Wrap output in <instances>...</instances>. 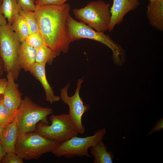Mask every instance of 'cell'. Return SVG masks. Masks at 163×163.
<instances>
[{
  "instance_id": "cell-1",
  "label": "cell",
  "mask_w": 163,
  "mask_h": 163,
  "mask_svg": "<svg viewBox=\"0 0 163 163\" xmlns=\"http://www.w3.org/2000/svg\"><path fill=\"white\" fill-rule=\"evenodd\" d=\"M70 5L37 6L34 12L44 43L57 56L68 52L72 42L68 32Z\"/></svg>"
},
{
  "instance_id": "cell-2",
  "label": "cell",
  "mask_w": 163,
  "mask_h": 163,
  "mask_svg": "<svg viewBox=\"0 0 163 163\" xmlns=\"http://www.w3.org/2000/svg\"><path fill=\"white\" fill-rule=\"evenodd\" d=\"M59 144L34 132L20 133L15 153L23 159H37L45 153L52 152Z\"/></svg>"
},
{
  "instance_id": "cell-3",
  "label": "cell",
  "mask_w": 163,
  "mask_h": 163,
  "mask_svg": "<svg viewBox=\"0 0 163 163\" xmlns=\"http://www.w3.org/2000/svg\"><path fill=\"white\" fill-rule=\"evenodd\" d=\"M53 112L52 108L41 106L25 96L15 117L19 134L34 132L36 125L41 121L49 124L47 117Z\"/></svg>"
},
{
  "instance_id": "cell-4",
  "label": "cell",
  "mask_w": 163,
  "mask_h": 163,
  "mask_svg": "<svg viewBox=\"0 0 163 163\" xmlns=\"http://www.w3.org/2000/svg\"><path fill=\"white\" fill-rule=\"evenodd\" d=\"M110 3L101 0L89 2L83 8H75V16L94 30L104 32L109 30L111 17Z\"/></svg>"
},
{
  "instance_id": "cell-5",
  "label": "cell",
  "mask_w": 163,
  "mask_h": 163,
  "mask_svg": "<svg viewBox=\"0 0 163 163\" xmlns=\"http://www.w3.org/2000/svg\"><path fill=\"white\" fill-rule=\"evenodd\" d=\"M21 43L11 25L0 26V56L4 64L5 71L11 72L16 80L21 69L18 56Z\"/></svg>"
},
{
  "instance_id": "cell-6",
  "label": "cell",
  "mask_w": 163,
  "mask_h": 163,
  "mask_svg": "<svg viewBox=\"0 0 163 163\" xmlns=\"http://www.w3.org/2000/svg\"><path fill=\"white\" fill-rule=\"evenodd\" d=\"M50 125L41 121L39 122L34 132L59 143L77 136L79 133L69 114H53L50 117Z\"/></svg>"
},
{
  "instance_id": "cell-7",
  "label": "cell",
  "mask_w": 163,
  "mask_h": 163,
  "mask_svg": "<svg viewBox=\"0 0 163 163\" xmlns=\"http://www.w3.org/2000/svg\"><path fill=\"white\" fill-rule=\"evenodd\" d=\"M106 131L104 128L97 130L92 136L84 137L74 136L59 143L52 153L59 157H91L88 152L89 148L102 140Z\"/></svg>"
},
{
  "instance_id": "cell-8",
  "label": "cell",
  "mask_w": 163,
  "mask_h": 163,
  "mask_svg": "<svg viewBox=\"0 0 163 163\" xmlns=\"http://www.w3.org/2000/svg\"><path fill=\"white\" fill-rule=\"evenodd\" d=\"M82 78L79 79L77 83V87L74 94L69 97L68 93V90L70 86L69 83L61 89L60 98L69 107V113L72 120L76 126L78 133L82 134L85 132V129L82 122L83 115L89 109L88 104L84 105L82 98L79 95V91Z\"/></svg>"
},
{
  "instance_id": "cell-9",
  "label": "cell",
  "mask_w": 163,
  "mask_h": 163,
  "mask_svg": "<svg viewBox=\"0 0 163 163\" xmlns=\"http://www.w3.org/2000/svg\"><path fill=\"white\" fill-rule=\"evenodd\" d=\"M68 32L72 42L82 39H88L101 43L117 53L118 48L108 35L97 31L83 23L77 21L69 15L68 18Z\"/></svg>"
},
{
  "instance_id": "cell-10",
  "label": "cell",
  "mask_w": 163,
  "mask_h": 163,
  "mask_svg": "<svg viewBox=\"0 0 163 163\" xmlns=\"http://www.w3.org/2000/svg\"><path fill=\"white\" fill-rule=\"evenodd\" d=\"M139 3V0H113L110 9L109 32L113 30L115 25L122 22L127 13L136 8Z\"/></svg>"
},
{
  "instance_id": "cell-11",
  "label": "cell",
  "mask_w": 163,
  "mask_h": 163,
  "mask_svg": "<svg viewBox=\"0 0 163 163\" xmlns=\"http://www.w3.org/2000/svg\"><path fill=\"white\" fill-rule=\"evenodd\" d=\"M7 82L3 94V101L5 106L11 111H17L22 99L21 94L13 74L7 73Z\"/></svg>"
},
{
  "instance_id": "cell-12",
  "label": "cell",
  "mask_w": 163,
  "mask_h": 163,
  "mask_svg": "<svg viewBox=\"0 0 163 163\" xmlns=\"http://www.w3.org/2000/svg\"><path fill=\"white\" fill-rule=\"evenodd\" d=\"M45 65L35 62L30 69L29 72L42 85L46 96V100L51 104L59 101L60 97L55 95L46 78Z\"/></svg>"
},
{
  "instance_id": "cell-13",
  "label": "cell",
  "mask_w": 163,
  "mask_h": 163,
  "mask_svg": "<svg viewBox=\"0 0 163 163\" xmlns=\"http://www.w3.org/2000/svg\"><path fill=\"white\" fill-rule=\"evenodd\" d=\"M18 134L15 118L12 122L4 126L1 135L0 143L6 153L15 152Z\"/></svg>"
},
{
  "instance_id": "cell-14",
  "label": "cell",
  "mask_w": 163,
  "mask_h": 163,
  "mask_svg": "<svg viewBox=\"0 0 163 163\" xmlns=\"http://www.w3.org/2000/svg\"><path fill=\"white\" fill-rule=\"evenodd\" d=\"M147 16L150 24L157 29L163 30V0L149 1Z\"/></svg>"
},
{
  "instance_id": "cell-15",
  "label": "cell",
  "mask_w": 163,
  "mask_h": 163,
  "mask_svg": "<svg viewBox=\"0 0 163 163\" xmlns=\"http://www.w3.org/2000/svg\"><path fill=\"white\" fill-rule=\"evenodd\" d=\"M37 49L28 45L25 41L21 43L19 50L18 60L21 69L25 71H29L36 62Z\"/></svg>"
},
{
  "instance_id": "cell-16",
  "label": "cell",
  "mask_w": 163,
  "mask_h": 163,
  "mask_svg": "<svg viewBox=\"0 0 163 163\" xmlns=\"http://www.w3.org/2000/svg\"><path fill=\"white\" fill-rule=\"evenodd\" d=\"M90 153L94 157V163H112L114 158L113 153L108 151L106 146L102 140L94 145L91 147Z\"/></svg>"
},
{
  "instance_id": "cell-17",
  "label": "cell",
  "mask_w": 163,
  "mask_h": 163,
  "mask_svg": "<svg viewBox=\"0 0 163 163\" xmlns=\"http://www.w3.org/2000/svg\"><path fill=\"white\" fill-rule=\"evenodd\" d=\"M21 9L17 0H2L0 5V12L5 18L7 19V23L10 25L19 14Z\"/></svg>"
},
{
  "instance_id": "cell-18",
  "label": "cell",
  "mask_w": 163,
  "mask_h": 163,
  "mask_svg": "<svg viewBox=\"0 0 163 163\" xmlns=\"http://www.w3.org/2000/svg\"><path fill=\"white\" fill-rule=\"evenodd\" d=\"M11 26L21 43L24 41L30 34L29 28L25 19L19 14L14 18Z\"/></svg>"
},
{
  "instance_id": "cell-19",
  "label": "cell",
  "mask_w": 163,
  "mask_h": 163,
  "mask_svg": "<svg viewBox=\"0 0 163 163\" xmlns=\"http://www.w3.org/2000/svg\"><path fill=\"white\" fill-rule=\"evenodd\" d=\"M56 57L51 49L44 45L37 49L36 62L45 65L46 63L51 65Z\"/></svg>"
},
{
  "instance_id": "cell-20",
  "label": "cell",
  "mask_w": 163,
  "mask_h": 163,
  "mask_svg": "<svg viewBox=\"0 0 163 163\" xmlns=\"http://www.w3.org/2000/svg\"><path fill=\"white\" fill-rule=\"evenodd\" d=\"M19 14L25 19L29 28L30 34L39 31L37 19L34 11L21 9Z\"/></svg>"
},
{
  "instance_id": "cell-21",
  "label": "cell",
  "mask_w": 163,
  "mask_h": 163,
  "mask_svg": "<svg viewBox=\"0 0 163 163\" xmlns=\"http://www.w3.org/2000/svg\"><path fill=\"white\" fill-rule=\"evenodd\" d=\"M16 112L9 110L4 104L2 99L0 102V125L5 126L12 122Z\"/></svg>"
},
{
  "instance_id": "cell-22",
  "label": "cell",
  "mask_w": 163,
  "mask_h": 163,
  "mask_svg": "<svg viewBox=\"0 0 163 163\" xmlns=\"http://www.w3.org/2000/svg\"><path fill=\"white\" fill-rule=\"evenodd\" d=\"M25 41L28 45L36 49L45 45L42 36L39 31L35 33L29 34Z\"/></svg>"
},
{
  "instance_id": "cell-23",
  "label": "cell",
  "mask_w": 163,
  "mask_h": 163,
  "mask_svg": "<svg viewBox=\"0 0 163 163\" xmlns=\"http://www.w3.org/2000/svg\"><path fill=\"white\" fill-rule=\"evenodd\" d=\"M23 159L15 152L6 153L3 159V163H23Z\"/></svg>"
},
{
  "instance_id": "cell-24",
  "label": "cell",
  "mask_w": 163,
  "mask_h": 163,
  "mask_svg": "<svg viewBox=\"0 0 163 163\" xmlns=\"http://www.w3.org/2000/svg\"><path fill=\"white\" fill-rule=\"evenodd\" d=\"M17 0L18 5L21 9L28 10L33 11L36 9V0Z\"/></svg>"
},
{
  "instance_id": "cell-25",
  "label": "cell",
  "mask_w": 163,
  "mask_h": 163,
  "mask_svg": "<svg viewBox=\"0 0 163 163\" xmlns=\"http://www.w3.org/2000/svg\"><path fill=\"white\" fill-rule=\"evenodd\" d=\"M69 0H36L35 4L37 6L46 5H63Z\"/></svg>"
},
{
  "instance_id": "cell-26",
  "label": "cell",
  "mask_w": 163,
  "mask_h": 163,
  "mask_svg": "<svg viewBox=\"0 0 163 163\" xmlns=\"http://www.w3.org/2000/svg\"><path fill=\"white\" fill-rule=\"evenodd\" d=\"M163 128V119L161 118L158 120L155 125L153 128L149 133V135L153 132L158 131L161 130Z\"/></svg>"
},
{
  "instance_id": "cell-27",
  "label": "cell",
  "mask_w": 163,
  "mask_h": 163,
  "mask_svg": "<svg viewBox=\"0 0 163 163\" xmlns=\"http://www.w3.org/2000/svg\"><path fill=\"white\" fill-rule=\"evenodd\" d=\"M7 82V79L0 78V94H3Z\"/></svg>"
},
{
  "instance_id": "cell-28",
  "label": "cell",
  "mask_w": 163,
  "mask_h": 163,
  "mask_svg": "<svg viewBox=\"0 0 163 163\" xmlns=\"http://www.w3.org/2000/svg\"><path fill=\"white\" fill-rule=\"evenodd\" d=\"M6 153L4 150L0 143V163L2 161L3 159L6 155Z\"/></svg>"
},
{
  "instance_id": "cell-29",
  "label": "cell",
  "mask_w": 163,
  "mask_h": 163,
  "mask_svg": "<svg viewBox=\"0 0 163 163\" xmlns=\"http://www.w3.org/2000/svg\"><path fill=\"white\" fill-rule=\"evenodd\" d=\"M5 71L3 62L0 56V78L4 74Z\"/></svg>"
},
{
  "instance_id": "cell-30",
  "label": "cell",
  "mask_w": 163,
  "mask_h": 163,
  "mask_svg": "<svg viewBox=\"0 0 163 163\" xmlns=\"http://www.w3.org/2000/svg\"><path fill=\"white\" fill-rule=\"evenodd\" d=\"M7 24L5 18L0 12V26L6 25Z\"/></svg>"
},
{
  "instance_id": "cell-31",
  "label": "cell",
  "mask_w": 163,
  "mask_h": 163,
  "mask_svg": "<svg viewBox=\"0 0 163 163\" xmlns=\"http://www.w3.org/2000/svg\"><path fill=\"white\" fill-rule=\"evenodd\" d=\"M4 126L0 125V143L1 141V137L2 133Z\"/></svg>"
},
{
  "instance_id": "cell-32",
  "label": "cell",
  "mask_w": 163,
  "mask_h": 163,
  "mask_svg": "<svg viewBox=\"0 0 163 163\" xmlns=\"http://www.w3.org/2000/svg\"><path fill=\"white\" fill-rule=\"evenodd\" d=\"M3 98V94H0V102L2 99Z\"/></svg>"
},
{
  "instance_id": "cell-33",
  "label": "cell",
  "mask_w": 163,
  "mask_h": 163,
  "mask_svg": "<svg viewBox=\"0 0 163 163\" xmlns=\"http://www.w3.org/2000/svg\"><path fill=\"white\" fill-rule=\"evenodd\" d=\"M2 0H0V5H1V4L2 3Z\"/></svg>"
},
{
  "instance_id": "cell-34",
  "label": "cell",
  "mask_w": 163,
  "mask_h": 163,
  "mask_svg": "<svg viewBox=\"0 0 163 163\" xmlns=\"http://www.w3.org/2000/svg\"><path fill=\"white\" fill-rule=\"evenodd\" d=\"M149 0V1L150 2V1H153L154 0Z\"/></svg>"
}]
</instances>
